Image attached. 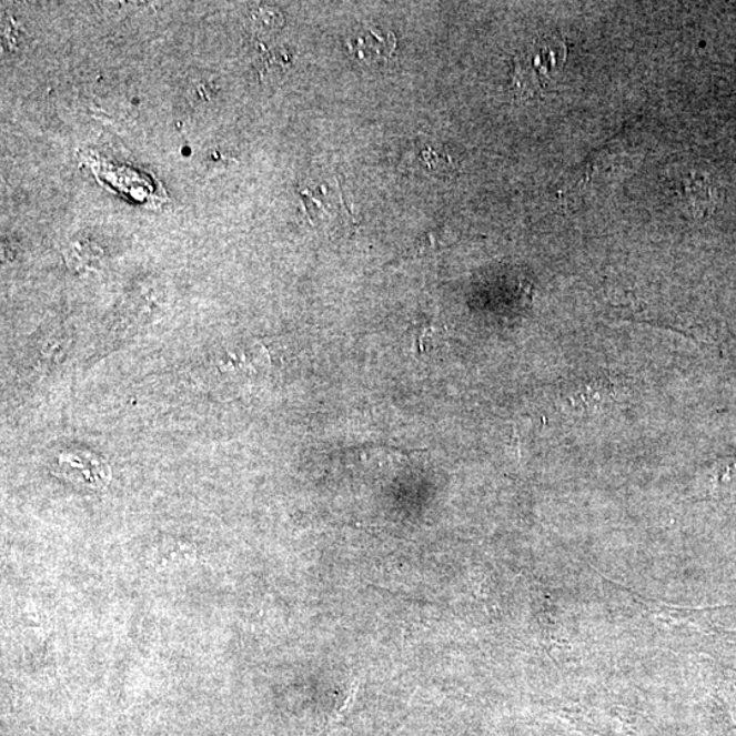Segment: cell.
<instances>
[{"label": "cell", "instance_id": "cell-4", "mask_svg": "<svg viewBox=\"0 0 736 736\" xmlns=\"http://www.w3.org/2000/svg\"><path fill=\"white\" fill-rule=\"evenodd\" d=\"M58 470L59 475L73 482L89 484L93 488L103 487L110 481V468H108L107 461L91 452H63L59 456Z\"/></svg>", "mask_w": 736, "mask_h": 736}, {"label": "cell", "instance_id": "cell-7", "mask_svg": "<svg viewBox=\"0 0 736 736\" xmlns=\"http://www.w3.org/2000/svg\"><path fill=\"white\" fill-rule=\"evenodd\" d=\"M412 336H414V343L419 350L424 351V341L427 337L435 336V333L444 332V329L436 327L433 323H417L416 326L412 327Z\"/></svg>", "mask_w": 736, "mask_h": 736}, {"label": "cell", "instance_id": "cell-6", "mask_svg": "<svg viewBox=\"0 0 736 736\" xmlns=\"http://www.w3.org/2000/svg\"><path fill=\"white\" fill-rule=\"evenodd\" d=\"M679 195L696 219L708 218L719 203V190L709 177L699 173H692L682 182Z\"/></svg>", "mask_w": 736, "mask_h": 736}, {"label": "cell", "instance_id": "cell-1", "mask_svg": "<svg viewBox=\"0 0 736 736\" xmlns=\"http://www.w3.org/2000/svg\"><path fill=\"white\" fill-rule=\"evenodd\" d=\"M567 46L562 36L552 33L532 41L513 59L512 88L520 99H535L564 73Z\"/></svg>", "mask_w": 736, "mask_h": 736}, {"label": "cell", "instance_id": "cell-2", "mask_svg": "<svg viewBox=\"0 0 736 736\" xmlns=\"http://www.w3.org/2000/svg\"><path fill=\"white\" fill-rule=\"evenodd\" d=\"M562 717L577 728L602 736H642L629 720V715L602 706H564Z\"/></svg>", "mask_w": 736, "mask_h": 736}, {"label": "cell", "instance_id": "cell-3", "mask_svg": "<svg viewBox=\"0 0 736 736\" xmlns=\"http://www.w3.org/2000/svg\"><path fill=\"white\" fill-rule=\"evenodd\" d=\"M622 399V386L606 376L576 382L567 389L564 400L577 414L595 415Z\"/></svg>", "mask_w": 736, "mask_h": 736}, {"label": "cell", "instance_id": "cell-5", "mask_svg": "<svg viewBox=\"0 0 736 736\" xmlns=\"http://www.w3.org/2000/svg\"><path fill=\"white\" fill-rule=\"evenodd\" d=\"M349 50L357 62L373 65L387 62L396 51L397 40L392 32L367 29L349 40Z\"/></svg>", "mask_w": 736, "mask_h": 736}]
</instances>
